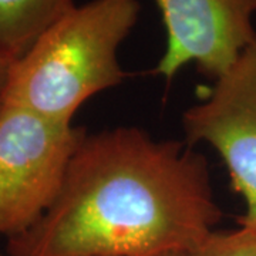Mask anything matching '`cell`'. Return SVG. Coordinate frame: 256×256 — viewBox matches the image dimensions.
Masks as SVG:
<instances>
[{"instance_id":"obj_5","label":"cell","mask_w":256,"mask_h":256,"mask_svg":"<svg viewBox=\"0 0 256 256\" xmlns=\"http://www.w3.org/2000/svg\"><path fill=\"white\" fill-rule=\"evenodd\" d=\"M166 30V48L156 73L171 80L194 63L218 78L256 38V0H156Z\"/></svg>"},{"instance_id":"obj_9","label":"cell","mask_w":256,"mask_h":256,"mask_svg":"<svg viewBox=\"0 0 256 256\" xmlns=\"http://www.w3.org/2000/svg\"><path fill=\"white\" fill-rule=\"evenodd\" d=\"M164 256H190V252H175V254H168Z\"/></svg>"},{"instance_id":"obj_1","label":"cell","mask_w":256,"mask_h":256,"mask_svg":"<svg viewBox=\"0 0 256 256\" xmlns=\"http://www.w3.org/2000/svg\"><path fill=\"white\" fill-rule=\"evenodd\" d=\"M220 220L205 156L121 127L84 137L54 204L6 256L192 252Z\"/></svg>"},{"instance_id":"obj_6","label":"cell","mask_w":256,"mask_h":256,"mask_svg":"<svg viewBox=\"0 0 256 256\" xmlns=\"http://www.w3.org/2000/svg\"><path fill=\"white\" fill-rule=\"evenodd\" d=\"M74 6L73 0H0V50L18 60Z\"/></svg>"},{"instance_id":"obj_4","label":"cell","mask_w":256,"mask_h":256,"mask_svg":"<svg viewBox=\"0 0 256 256\" xmlns=\"http://www.w3.org/2000/svg\"><path fill=\"white\" fill-rule=\"evenodd\" d=\"M182 126L188 144L206 142L224 160L246 204L239 225L256 230V38L215 80L208 98L184 112Z\"/></svg>"},{"instance_id":"obj_8","label":"cell","mask_w":256,"mask_h":256,"mask_svg":"<svg viewBox=\"0 0 256 256\" xmlns=\"http://www.w3.org/2000/svg\"><path fill=\"white\" fill-rule=\"evenodd\" d=\"M13 62H14L13 58H10L9 56L4 54L0 50V108H2V104H3V96H4L6 86H8L10 67H12Z\"/></svg>"},{"instance_id":"obj_10","label":"cell","mask_w":256,"mask_h":256,"mask_svg":"<svg viewBox=\"0 0 256 256\" xmlns=\"http://www.w3.org/2000/svg\"><path fill=\"white\" fill-rule=\"evenodd\" d=\"M0 256H6V255H0Z\"/></svg>"},{"instance_id":"obj_3","label":"cell","mask_w":256,"mask_h":256,"mask_svg":"<svg viewBox=\"0 0 256 256\" xmlns=\"http://www.w3.org/2000/svg\"><path fill=\"white\" fill-rule=\"evenodd\" d=\"M84 137L86 131L72 122L2 106L0 235L24 234L50 210Z\"/></svg>"},{"instance_id":"obj_7","label":"cell","mask_w":256,"mask_h":256,"mask_svg":"<svg viewBox=\"0 0 256 256\" xmlns=\"http://www.w3.org/2000/svg\"><path fill=\"white\" fill-rule=\"evenodd\" d=\"M190 256H256V230L240 226L230 232H212Z\"/></svg>"},{"instance_id":"obj_2","label":"cell","mask_w":256,"mask_h":256,"mask_svg":"<svg viewBox=\"0 0 256 256\" xmlns=\"http://www.w3.org/2000/svg\"><path fill=\"white\" fill-rule=\"evenodd\" d=\"M140 12L138 0H90L74 6L13 62L2 106L72 122L88 98L126 78L118 50Z\"/></svg>"}]
</instances>
